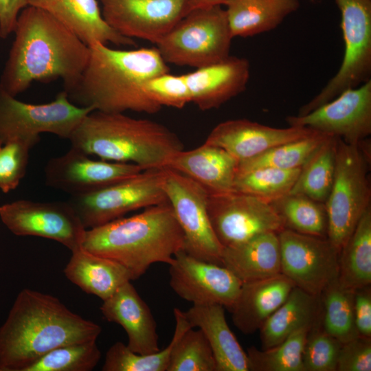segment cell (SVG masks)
Wrapping results in <instances>:
<instances>
[{
  "instance_id": "21",
  "label": "cell",
  "mask_w": 371,
  "mask_h": 371,
  "mask_svg": "<svg viewBox=\"0 0 371 371\" xmlns=\"http://www.w3.org/2000/svg\"><path fill=\"white\" fill-rule=\"evenodd\" d=\"M102 302L100 307L102 315L124 328L130 350L140 355L160 350L155 319L131 281L124 283Z\"/></svg>"
},
{
  "instance_id": "25",
  "label": "cell",
  "mask_w": 371,
  "mask_h": 371,
  "mask_svg": "<svg viewBox=\"0 0 371 371\" xmlns=\"http://www.w3.org/2000/svg\"><path fill=\"white\" fill-rule=\"evenodd\" d=\"M221 304H193L185 315L192 328L202 330L212 350L216 371H249L247 353L228 326Z\"/></svg>"
},
{
  "instance_id": "23",
  "label": "cell",
  "mask_w": 371,
  "mask_h": 371,
  "mask_svg": "<svg viewBox=\"0 0 371 371\" xmlns=\"http://www.w3.org/2000/svg\"><path fill=\"white\" fill-rule=\"evenodd\" d=\"M238 161L224 149L203 143L177 153L166 168L173 169L200 184L209 194L233 191Z\"/></svg>"
},
{
  "instance_id": "2",
  "label": "cell",
  "mask_w": 371,
  "mask_h": 371,
  "mask_svg": "<svg viewBox=\"0 0 371 371\" xmlns=\"http://www.w3.org/2000/svg\"><path fill=\"white\" fill-rule=\"evenodd\" d=\"M102 328L69 310L58 298L24 289L0 326V370L25 371L49 351L97 340Z\"/></svg>"
},
{
  "instance_id": "24",
  "label": "cell",
  "mask_w": 371,
  "mask_h": 371,
  "mask_svg": "<svg viewBox=\"0 0 371 371\" xmlns=\"http://www.w3.org/2000/svg\"><path fill=\"white\" fill-rule=\"evenodd\" d=\"M294 286L282 273L242 283L238 297L229 308L234 324L244 334L255 333L284 302Z\"/></svg>"
},
{
  "instance_id": "7",
  "label": "cell",
  "mask_w": 371,
  "mask_h": 371,
  "mask_svg": "<svg viewBox=\"0 0 371 371\" xmlns=\"http://www.w3.org/2000/svg\"><path fill=\"white\" fill-rule=\"evenodd\" d=\"M368 154L361 146L338 138L333 185L324 203L327 238L339 251L370 207Z\"/></svg>"
},
{
  "instance_id": "47",
  "label": "cell",
  "mask_w": 371,
  "mask_h": 371,
  "mask_svg": "<svg viewBox=\"0 0 371 371\" xmlns=\"http://www.w3.org/2000/svg\"><path fill=\"white\" fill-rule=\"evenodd\" d=\"M3 144V142L0 140V149L2 147Z\"/></svg>"
},
{
  "instance_id": "13",
  "label": "cell",
  "mask_w": 371,
  "mask_h": 371,
  "mask_svg": "<svg viewBox=\"0 0 371 371\" xmlns=\"http://www.w3.org/2000/svg\"><path fill=\"white\" fill-rule=\"evenodd\" d=\"M0 218L16 236L53 240L71 251L82 246L87 231L68 201L16 200L0 206Z\"/></svg>"
},
{
  "instance_id": "11",
  "label": "cell",
  "mask_w": 371,
  "mask_h": 371,
  "mask_svg": "<svg viewBox=\"0 0 371 371\" xmlns=\"http://www.w3.org/2000/svg\"><path fill=\"white\" fill-rule=\"evenodd\" d=\"M163 188L183 232L184 251L206 262L222 265L224 247L212 228L207 192L190 177L164 168Z\"/></svg>"
},
{
  "instance_id": "12",
  "label": "cell",
  "mask_w": 371,
  "mask_h": 371,
  "mask_svg": "<svg viewBox=\"0 0 371 371\" xmlns=\"http://www.w3.org/2000/svg\"><path fill=\"white\" fill-rule=\"evenodd\" d=\"M207 211L212 228L224 248L263 233L278 234L285 228L282 217L271 203L234 190L208 194Z\"/></svg>"
},
{
  "instance_id": "5",
  "label": "cell",
  "mask_w": 371,
  "mask_h": 371,
  "mask_svg": "<svg viewBox=\"0 0 371 371\" xmlns=\"http://www.w3.org/2000/svg\"><path fill=\"white\" fill-rule=\"evenodd\" d=\"M68 139L71 146L89 155L143 170L166 168L183 150L179 137L162 124L95 110L84 117Z\"/></svg>"
},
{
  "instance_id": "1",
  "label": "cell",
  "mask_w": 371,
  "mask_h": 371,
  "mask_svg": "<svg viewBox=\"0 0 371 371\" xmlns=\"http://www.w3.org/2000/svg\"><path fill=\"white\" fill-rule=\"evenodd\" d=\"M14 40L0 78L11 95L25 91L34 82L61 79L65 91L82 76L89 47L47 12L27 5L20 12Z\"/></svg>"
},
{
  "instance_id": "26",
  "label": "cell",
  "mask_w": 371,
  "mask_h": 371,
  "mask_svg": "<svg viewBox=\"0 0 371 371\" xmlns=\"http://www.w3.org/2000/svg\"><path fill=\"white\" fill-rule=\"evenodd\" d=\"M222 265L242 283L260 280L281 273L278 234L266 232L236 246L225 247Z\"/></svg>"
},
{
  "instance_id": "29",
  "label": "cell",
  "mask_w": 371,
  "mask_h": 371,
  "mask_svg": "<svg viewBox=\"0 0 371 371\" xmlns=\"http://www.w3.org/2000/svg\"><path fill=\"white\" fill-rule=\"evenodd\" d=\"M225 12L232 35L249 37L276 28L300 7L299 0H227Z\"/></svg>"
},
{
  "instance_id": "46",
  "label": "cell",
  "mask_w": 371,
  "mask_h": 371,
  "mask_svg": "<svg viewBox=\"0 0 371 371\" xmlns=\"http://www.w3.org/2000/svg\"><path fill=\"white\" fill-rule=\"evenodd\" d=\"M227 1V0H190L189 11L198 8L221 5L225 4Z\"/></svg>"
},
{
  "instance_id": "40",
  "label": "cell",
  "mask_w": 371,
  "mask_h": 371,
  "mask_svg": "<svg viewBox=\"0 0 371 371\" xmlns=\"http://www.w3.org/2000/svg\"><path fill=\"white\" fill-rule=\"evenodd\" d=\"M341 344L323 330L321 322L313 326L308 333L303 350V370L337 371Z\"/></svg>"
},
{
  "instance_id": "10",
  "label": "cell",
  "mask_w": 371,
  "mask_h": 371,
  "mask_svg": "<svg viewBox=\"0 0 371 371\" xmlns=\"http://www.w3.org/2000/svg\"><path fill=\"white\" fill-rule=\"evenodd\" d=\"M164 168L144 170L91 193L70 196L87 229L123 217L130 212L168 202Z\"/></svg>"
},
{
  "instance_id": "22",
  "label": "cell",
  "mask_w": 371,
  "mask_h": 371,
  "mask_svg": "<svg viewBox=\"0 0 371 371\" xmlns=\"http://www.w3.org/2000/svg\"><path fill=\"white\" fill-rule=\"evenodd\" d=\"M28 5L47 12L76 34L87 45L135 46L133 38L124 36L104 19L97 0H27Z\"/></svg>"
},
{
  "instance_id": "33",
  "label": "cell",
  "mask_w": 371,
  "mask_h": 371,
  "mask_svg": "<svg viewBox=\"0 0 371 371\" xmlns=\"http://www.w3.org/2000/svg\"><path fill=\"white\" fill-rule=\"evenodd\" d=\"M328 135L314 131L306 137L273 146L258 155L239 161L236 175L260 168H300Z\"/></svg>"
},
{
  "instance_id": "20",
  "label": "cell",
  "mask_w": 371,
  "mask_h": 371,
  "mask_svg": "<svg viewBox=\"0 0 371 371\" xmlns=\"http://www.w3.org/2000/svg\"><path fill=\"white\" fill-rule=\"evenodd\" d=\"M250 75L247 59L229 56L183 74L191 102L202 111L219 108L243 92Z\"/></svg>"
},
{
  "instance_id": "35",
  "label": "cell",
  "mask_w": 371,
  "mask_h": 371,
  "mask_svg": "<svg viewBox=\"0 0 371 371\" xmlns=\"http://www.w3.org/2000/svg\"><path fill=\"white\" fill-rule=\"evenodd\" d=\"M323 330L344 344L359 336L354 317V291L341 287L337 280L320 295Z\"/></svg>"
},
{
  "instance_id": "8",
  "label": "cell",
  "mask_w": 371,
  "mask_h": 371,
  "mask_svg": "<svg viewBox=\"0 0 371 371\" xmlns=\"http://www.w3.org/2000/svg\"><path fill=\"white\" fill-rule=\"evenodd\" d=\"M341 13L344 54L336 74L297 115L308 113L371 76V0H335Z\"/></svg>"
},
{
  "instance_id": "45",
  "label": "cell",
  "mask_w": 371,
  "mask_h": 371,
  "mask_svg": "<svg viewBox=\"0 0 371 371\" xmlns=\"http://www.w3.org/2000/svg\"><path fill=\"white\" fill-rule=\"evenodd\" d=\"M27 5V0H0V37L1 38H6L14 33L19 15Z\"/></svg>"
},
{
  "instance_id": "48",
  "label": "cell",
  "mask_w": 371,
  "mask_h": 371,
  "mask_svg": "<svg viewBox=\"0 0 371 371\" xmlns=\"http://www.w3.org/2000/svg\"><path fill=\"white\" fill-rule=\"evenodd\" d=\"M1 371V370H0Z\"/></svg>"
},
{
  "instance_id": "41",
  "label": "cell",
  "mask_w": 371,
  "mask_h": 371,
  "mask_svg": "<svg viewBox=\"0 0 371 371\" xmlns=\"http://www.w3.org/2000/svg\"><path fill=\"white\" fill-rule=\"evenodd\" d=\"M31 143L14 139L5 142L0 149V190L8 193L14 190L24 177L28 164Z\"/></svg>"
},
{
  "instance_id": "28",
  "label": "cell",
  "mask_w": 371,
  "mask_h": 371,
  "mask_svg": "<svg viewBox=\"0 0 371 371\" xmlns=\"http://www.w3.org/2000/svg\"><path fill=\"white\" fill-rule=\"evenodd\" d=\"M63 272L66 278L84 292L102 301L127 281L128 271L117 262L94 254L82 247L71 251Z\"/></svg>"
},
{
  "instance_id": "39",
  "label": "cell",
  "mask_w": 371,
  "mask_h": 371,
  "mask_svg": "<svg viewBox=\"0 0 371 371\" xmlns=\"http://www.w3.org/2000/svg\"><path fill=\"white\" fill-rule=\"evenodd\" d=\"M167 371H216V363L202 330L190 328L177 339Z\"/></svg>"
},
{
  "instance_id": "4",
  "label": "cell",
  "mask_w": 371,
  "mask_h": 371,
  "mask_svg": "<svg viewBox=\"0 0 371 371\" xmlns=\"http://www.w3.org/2000/svg\"><path fill=\"white\" fill-rule=\"evenodd\" d=\"M82 247L120 265L135 280L153 264L169 265L184 250V238L168 201L87 229Z\"/></svg>"
},
{
  "instance_id": "6",
  "label": "cell",
  "mask_w": 371,
  "mask_h": 371,
  "mask_svg": "<svg viewBox=\"0 0 371 371\" xmlns=\"http://www.w3.org/2000/svg\"><path fill=\"white\" fill-rule=\"evenodd\" d=\"M232 35L221 5L189 11L155 45L166 63L203 67L229 56Z\"/></svg>"
},
{
  "instance_id": "9",
  "label": "cell",
  "mask_w": 371,
  "mask_h": 371,
  "mask_svg": "<svg viewBox=\"0 0 371 371\" xmlns=\"http://www.w3.org/2000/svg\"><path fill=\"white\" fill-rule=\"evenodd\" d=\"M92 111L72 103L65 90L49 102L35 104L17 100L0 83V140L4 144L19 139L35 146L43 133L68 139Z\"/></svg>"
},
{
  "instance_id": "37",
  "label": "cell",
  "mask_w": 371,
  "mask_h": 371,
  "mask_svg": "<svg viewBox=\"0 0 371 371\" xmlns=\"http://www.w3.org/2000/svg\"><path fill=\"white\" fill-rule=\"evenodd\" d=\"M300 168H260L239 173L234 179L233 190L271 203L289 194Z\"/></svg>"
},
{
  "instance_id": "43",
  "label": "cell",
  "mask_w": 371,
  "mask_h": 371,
  "mask_svg": "<svg viewBox=\"0 0 371 371\" xmlns=\"http://www.w3.org/2000/svg\"><path fill=\"white\" fill-rule=\"evenodd\" d=\"M371 338L359 335L342 344L337 371H370Z\"/></svg>"
},
{
  "instance_id": "44",
  "label": "cell",
  "mask_w": 371,
  "mask_h": 371,
  "mask_svg": "<svg viewBox=\"0 0 371 371\" xmlns=\"http://www.w3.org/2000/svg\"><path fill=\"white\" fill-rule=\"evenodd\" d=\"M354 317L359 335L371 338L370 286L354 291Z\"/></svg>"
},
{
  "instance_id": "36",
  "label": "cell",
  "mask_w": 371,
  "mask_h": 371,
  "mask_svg": "<svg viewBox=\"0 0 371 371\" xmlns=\"http://www.w3.org/2000/svg\"><path fill=\"white\" fill-rule=\"evenodd\" d=\"M309 330L301 328L268 349L248 348L249 371H304L302 354Z\"/></svg>"
},
{
  "instance_id": "34",
  "label": "cell",
  "mask_w": 371,
  "mask_h": 371,
  "mask_svg": "<svg viewBox=\"0 0 371 371\" xmlns=\"http://www.w3.org/2000/svg\"><path fill=\"white\" fill-rule=\"evenodd\" d=\"M271 203L282 217L285 228L327 238L328 219L324 203L303 195L291 194Z\"/></svg>"
},
{
  "instance_id": "19",
  "label": "cell",
  "mask_w": 371,
  "mask_h": 371,
  "mask_svg": "<svg viewBox=\"0 0 371 371\" xmlns=\"http://www.w3.org/2000/svg\"><path fill=\"white\" fill-rule=\"evenodd\" d=\"M313 131L303 126L280 128L247 119H235L217 124L205 143L224 149L239 162L277 145L306 137Z\"/></svg>"
},
{
  "instance_id": "30",
  "label": "cell",
  "mask_w": 371,
  "mask_h": 371,
  "mask_svg": "<svg viewBox=\"0 0 371 371\" xmlns=\"http://www.w3.org/2000/svg\"><path fill=\"white\" fill-rule=\"evenodd\" d=\"M339 285L347 289L370 286L371 207L366 210L339 255Z\"/></svg>"
},
{
  "instance_id": "31",
  "label": "cell",
  "mask_w": 371,
  "mask_h": 371,
  "mask_svg": "<svg viewBox=\"0 0 371 371\" xmlns=\"http://www.w3.org/2000/svg\"><path fill=\"white\" fill-rule=\"evenodd\" d=\"M338 138L328 135L301 167L289 194L326 202L333 182Z\"/></svg>"
},
{
  "instance_id": "16",
  "label": "cell",
  "mask_w": 371,
  "mask_h": 371,
  "mask_svg": "<svg viewBox=\"0 0 371 371\" xmlns=\"http://www.w3.org/2000/svg\"><path fill=\"white\" fill-rule=\"evenodd\" d=\"M169 274L174 292L192 304H218L229 310L242 286L225 267L197 259L184 250L169 264Z\"/></svg>"
},
{
  "instance_id": "14",
  "label": "cell",
  "mask_w": 371,
  "mask_h": 371,
  "mask_svg": "<svg viewBox=\"0 0 371 371\" xmlns=\"http://www.w3.org/2000/svg\"><path fill=\"white\" fill-rule=\"evenodd\" d=\"M281 273L304 291L319 296L337 280V249L327 238H320L284 228L278 234Z\"/></svg>"
},
{
  "instance_id": "17",
  "label": "cell",
  "mask_w": 371,
  "mask_h": 371,
  "mask_svg": "<svg viewBox=\"0 0 371 371\" xmlns=\"http://www.w3.org/2000/svg\"><path fill=\"white\" fill-rule=\"evenodd\" d=\"M190 0H100L102 16L120 34L156 44L188 12Z\"/></svg>"
},
{
  "instance_id": "38",
  "label": "cell",
  "mask_w": 371,
  "mask_h": 371,
  "mask_svg": "<svg viewBox=\"0 0 371 371\" xmlns=\"http://www.w3.org/2000/svg\"><path fill=\"white\" fill-rule=\"evenodd\" d=\"M96 341L58 347L43 355L25 371H91L101 358Z\"/></svg>"
},
{
  "instance_id": "3",
  "label": "cell",
  "mask_w": 371,
  "mask_h": 371,
  "mask_svg": "<svg viewBox=\"0 0 371 371\" xmlns=\"http://www.w3.org/2000/svg\"><path fill=\"white\" fill-rule=\"evenodd\" d=\"M89 47L82 76L65 91L72 103L105 113L153 114L161 109L143 90L148 80L170 70L156 47L122 50L100 43Z\"/></svg>"
},
{
  "instance_id": "18",
  "label": "cell",
  "mask_w": 371,
  "mask_h": 371,
  "mask_svg": "<svg viewBox=\"0 0 371 371\" xmlns=\"http://www.w3.org/2000/svg\"><path fill=\"white\" fill-rule=\"evenodd\" d=\"M74 147L48 160L44 168L45 184L76 196L85 195L135 175L143 170L130 163L94 160Z\"/></svg>"
},
{
  "instance_id": "27",
  "label": "cell",
  "mask_w": 371,
  "mask_h": 371,
  "mask_svg": "<svg viewBox=\"0 0 371 371\" xmlns=\"http://www.w3.org/2000/svg\"><path fill=\"white\" fill-rule=\"evenodd\" d=\"M320 295H314L294 286L284 302L259 329L262 349L273 347L294 332L311 329L322 321Z\"/></svg>"
},
{
  "instance_id": "15",
  "label": "cell",
  "mask_w": 371,
  "mask_h": 371,
  "mask_svg": "<svg viewBox=\"0 0 371 371\" xmlns=\"http://www.w3.org/2000/svg\"><path fill=\"white\" fill-rule=\"evenodd\" d=\"M286 121L289 126L309 128L358 144L371 134V80L307 114L288 116Z\"/></svg>"
},
{
  "instance_id": "42",
  "label": "cell",
  "mask_w": 371,
  "mask_h": 371,
  "mask_svg": "<svg viewBox=\"0 0 371 371\" xmlns=\"http://www.w3.org/2000/svg\"><path fill=\"white\" fill-rule=\"evenodd\" d=\"M144 93L161 107L182 109L191 102L189 90L183 75L169 72L148 80L143 86Z\"/></svg>"
},
{
  "instance_id": "32",
  "label": "cell",
  "mask_w": 371,
  "mask_h": 371,
  "mask_svg": "<svg viewBox=\"0 0 371 371\" xmlns=\"http://www.w3.org/2000/svg\"><path fill=\"white\" fill-rule=\"evenodd\" d=\"M175 328L170 344L158 352L140 355L130 350L121 341L113 344L106 351L103 371H167L172 349L178 337L192 328L183 311L173 309Z\"/></svg>"
}]
</instances>
